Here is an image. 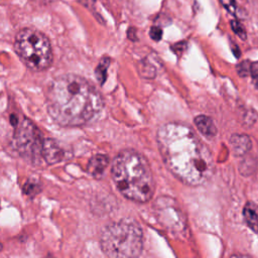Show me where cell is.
I'll return each instance as SVG.
<instances>
[{
    "label": "cell",
    "mask_w": 258,
    "mask_h": 258,
    "mask_svg": "<svg viewBox=\"0 0 258 258\" xmlns=\"http://www.w3.org/2000/svg\"><path fill=\"white\" fill-rule=\"evenodd\" d=\"M220 2L229 13H231L233 15L237 14L238 7H237L235 0H220Z\"/></svg>",
    "instance_id": "18"
},
{
    "label": "cell",
    "mask_w": 258,
    "mask_h": 258,
    "mask_svg": "<svg viewBox=\"0 0 258 258\" xmlns=\"http://www.w3.org/2000/svg\"><path fill=\"white\" fill-rule=\"evenodd\" d=\"M109 165V157L105 154L94 155L87 166V171L95 178H101L104 176L105 171Z\"/></svg>",
    "instance_id": "9"
},
{
    "label": "cell",
    "mask_w": 258,
    "mask_h": 258,
    "mask_svg": "<svg viewBox=\"0 0 258 258\" xmlns=\"http://www.w3.org/2000/svg\"><path fill=\"white\" fill-rule=\"evenodd\" d=\"M14 126V143L21 156L30 161H38L42 158V147L44 138L37 127L26 118L11 116Z\"/></svg>",
    "instance_id": "6"
},
{
    "label": "cell",
    "mask_w": 258,
    "mask_h": 258,
    "mask_svg": "<svg viewBox=\"0 0 258 258\" xmlns=\"http://www.w3.org/2000/svg\"><path fill=\"white\" fill-rule=\"evenodd\" d=\"M46 108L60 126H81L93 121L103 109L99 91L86 79L67 74L54 78L46 90Z\"/></svg>",
    "instance_id": "2"
},
{
    "label": "cell",
    "mask_w": 258,
    "mask_h": 258,
    "mask_svg": "<svg viewBox=\"0 0 258 258\" xmlns=\"http://www.w3.org/2000/svg\"><path fill=\"white\" fill-rule=\"evenodd\" d=\"M149 35H150V37H151L153 40L158 41V40H160L161 37H162V30H161L159 27H157V26H152V27L150 28Z\"/></svg>",
    "instance_id": "20"
},
{
    "label": "cell",
    "mask_w": 258,
    "mask_h": 258,
    "mask_svg": "<svg viewBox=\"0 0 258 258\" xmlns=\"http://www.w3.org/2000/svg\"><path fill=\"white\" fill-rule=\"evenodd\" d=\"M243 217L247 225L256 233H258V205L248 202L243 209Z\"/></svg>",
    "instance_id": "11"
},
{
    "label": "cell",
    "mask_w": 258,
    "mask_h": 258,
    "mask_svg": "<svg viewBox=\"0 0 258 258\" xmlns=\"http://www.w3.org/2000/svg\"><path fill=\"white\" fill-rule=\"evenodd\" d=\"M230 258H250V257L246 256V255H242V254H234Z\"/></svg>",
    "instance_id": "21"
},
{
    "label": "cell",
    "mask_w": 258,
    "mask_h": 258,
    "mask_svg": "<svg viewBox=\"0 0 258 258\" xmlns=\"http://www.w3.org/2000/svg\"><path fill=\"white\" fill-rule=\"evenodd\" d=\"M109 63H110V59L107 58V57H104L100 61L99 66H98V68L96 70V77H97V79H98L100 84H103L105 82V80H106L107 69L109 67Z\"/></svg>",
    "instance_id": "13"
},
{
    "label": "cell",
    "mask_w": 258,
    "mask_h": 258,
    "mask_svg": "<svg viewBox=\"0 0 258 258\" xmlns=\"http://www.w3.org/2000/svg\"><path fill=\"white\" fill-rule=\"evenodd\" d=\"M37 1H41V2L47 3V2H52V1H54V0H37Z\"/></svg>",
    "instance_id": "22"
},
{
    "label": "cell",
    "mask_w": 258,
    "mask_h": 258,
    "mask_svg": "<svg viewBox=\"0 0 258 258\" xmlns=\"http://www.w3.org/2000/svg\"><path fill=\"white\" fill-rule=\"evenodd\" d=\"M140 75L144 78H147V79L153 78L155 76V69L150 63H145L144 61H142L141 62Z\"/></svg>",
    "instance_id": "16"
},
{
    "label": "cell",
    "mask_w": 258,
    "mask_h": 258,
    "mask_svg": "<svg viewBox=\"0 0 258 258\" xmlns=\"http://www.w3.org/2000/svg\"><path fill=\"white\" fill-rule=\"evenodd\" d=\"M230 144L233 153L238 156L246 154L252 146L251 139L247 135L243 134H234L230 139Z\"/></svg>",
    "instance_id": "10"
},
{
    "label": "cell",
    "mask_w": 258,
    "mask_h": 258,
    "mask_svg": "<svg viewBox=\"0 0 258 258\" xmlns=\"http://www.w3.org/2000/svg\"><path fill=\"white\" fill-rule=\"evenodd\" d=\"M113 181L126 199L136 203L148 202L154 194L155 182L146 158L133 149H124L111 166Z\"/></svg>",
    "instance_id": "3"
},
{
    "label": "cell",
    "mask_w": 258,
    "mask_h": 258,
    "mask_svg": "<svg viewBox=\"0 0 258 258\" xmlns=\"http://www.w3.org/2000/svg\"><path fill=\"white\" fill-rule=\"evenodd\" d=\"M14 49L21 61L32 71L46 70L52 61L49 39L33 28L27 27L17 32Z\"/></svg>",
    "instance_id": "5"
},
{
    "label": "cell",
    "mask_w": 258,
    "mask_h": 258,
    "mask_svg": "<svg viewBox=\"0 0 258 258\" xmlns=\"http://www.w3.org/2000/svg\"><path fill=\"white\" fill-rule=\"evenodd\" d=\"M39 189L40 187L38 186V182L36 180H28L23 186V191L28 197H34L39 191Z\"/></svg>",
    "instance_id": "14"
},
{
    "label": "cell",
    "mask_w": 258,
    "mask_h": 258,
    "mask_svg": "<svg viewBox=\"0 0 258 258\" xmlns=\"http://www.w3.org/2000/svg\"><path fill=\"white\" fill-rule=\"evenodd\" d=\"M154 213L159 223L177 235L186 229V218L179 205L170 197H159L154 203Z\"/></svg>",
    "instance_id": "7"
},
{
    "label": "cell",
    "mask_w": 258,
    "mask_h": 258,
    "mask_svg": "<svg viewBox=\"0 0 258 258\" xmlns=\"http://www.w3.org/2000/svg\"><path fill=\"white\" fill-rule=\"evenodd\" d=\"M231 27L233 29V31L242 39H246L247 37V33H246V29L245 27L237 20H232L231 21Z\"/></svg>",
    "instance_id": "15"
},
{
    "label": "cell",
    "mask_w": 258,
    "mask_h": 258,
    "mask_svg": "<svg viewBox=\"0 0 258 258\" xmlns=\"http://www.w3.org/2000/svg\"><path fill=\"white\" fill-rule=\"evenodd\" d=\"M250 76L252 77L254 86L258 89V61L251 62V70H250Z\"/></svg>",
    "instance_id": "19"
},
{
    "label": "cell",
    "mask_w": 258,
    "mask_h": 258,
    "mask_svg": "<svg viewBox=\"0 0 258 258\" xmlns=\"http://www.w3.org/2000/svg\"><path fill=\"white\" fill-rule=\"evenodd\" d=\"M195 124L198 130L206 137H214L217 134V127L213 120L208 116H197L195 118Z\"/></svg>",
    "instance_id": "12"
},
{
    "label": "cell",
    "mask_w": 258,
    "mask_h": 258,
    "mask_svg": "<svg viewBox=\"0 0 258 258\" xmlns=\"http://www.w3.org/2000/svg\"><path fill=\"white\" fill-rule=\"evenodd\" d=\"M100 246L109 258H138L143 250V231L132 218L107 225L100 235Z\"/></svg>",
    "instance_id": "4"
},
{
    "label": "cell",
    "mask_w": 258,
    "mask_h": 258,
    "mask_svg": "<svg viewBox=\"0 0 258 258\" xmlns=\"http://www.w3.org/2000/svg\"><path fill=\"white\" fill-rule=\"evenodd\" d=\"M42 158L47 164L59 162L63 158V150L53 139L44 138L42 147Z\"/></svg>",
    "instance_id": "8"
},
{
    "label": "cell",
    "mask_w": 258,
    "mask_h": 258,
    "mask_svg": "<svg viewBox=\"0 0 258 258\" xmlns=\"http://www.w3.org/2000/svg\"><path fill=\"white\" fill-rule=\"evenodd\" d=\"M250 70H251V62L248 60H244L237 67V72L239 76L241 77H247L250 76Z\"/></svg>",
    "instance_id": "17"
},
{
    "label": "cell",
    "mask_w": 258,
    "mask_h": 258,
    "mask_svg": "<svg viewBox=\"0 0 258 258\" xmlns=\"http://www.w3.org/2000/svg\"><path fill=\"white\" fill-rule=\"evenodd\" d=\"M156 140L164 164L181 182L198 186L213 176V155L188 125L166 123L157 130Z\"/></svg>",
    "instance_id": "1"
}]
</instances>
